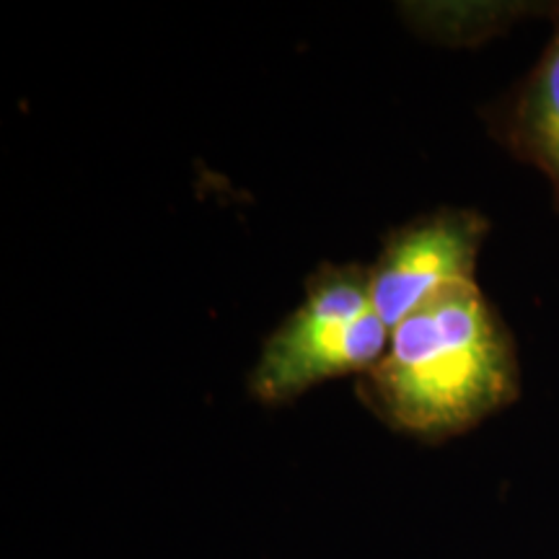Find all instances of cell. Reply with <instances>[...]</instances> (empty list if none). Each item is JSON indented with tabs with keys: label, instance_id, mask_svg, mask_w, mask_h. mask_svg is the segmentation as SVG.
<instances>
[{
	"label": "cell",
	"instance_id": "obj_1",
	"mask_svg": "<svg viewBox=\"0 0 559 559\" xmlns=\"http://www.w3.org/2000/svg\"><path fill=\"white\" fill-rule=\"evenodd\" d=\"M515 345L477 283L440 290L391 330L358 396L389 428L445 440L519 400Z\"/></svg>",
	"mask_w": 559,
	"mask_h": 559
},
{
	"label": "cell",
	"instance_id": "obj_2",
	"mask_svg": "<svg viewBox=\"0 0 559 559\" xmlns=\"http://www.w3.org/2000/svg\"><path fill=\"white\" fill-rule=\"evenodd\" d=\"M391 330L379 317L358 264H321L306 298L264 342L249 389L262 404H288L321 381L368 373L383 358Z\"/></svg>",
	"mask_w": 559,
	"mask_h": 559
},
{
	"label": "cell",
	"instance_id": "obj_3",
	"mask_svg": "<svg viewBox=\"0 0 559 559\" xmlns=\"http://www.w3.org/2000/svg\"><path fill=\"white\" fill-rule=\"evenodd\" d=\"M487 234L485 215L464 207L436 210L394 230L368 267L370 300L389 330L440 290L472 283Z\"/></svg>",
	"mask_w": 559,
	"mask_h": 559
},
{
	"label": "cell",
	"instance_id": "obj_4",
	"mask_svg": "<svg viewBox=\"0 0 559 559\" xmlns=\"http://www.w3.org/2000/svg\"><path fill=\"white\" fill-rule=\"evenodd\" d=\"M502 132L510 151L547 177L559 205V21L547 50L510 104Z\"/></svg>",
	"mask_w": 559,
	"mask_h": 559
}]
</instances>
